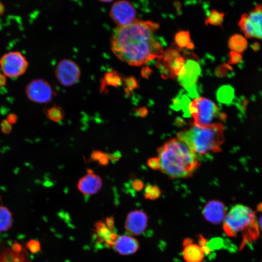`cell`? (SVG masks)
Instances as JSON below:
<instances>
[{"label":"cell","mask_w":262,"mask_h":262,"mask_svg":"<svg viewBox=\"0 0 262 262\" xmlns=\"http://www.w3.org/2000/svg\"><path fill=\"white\" fill-rule=\"evenodd\" d=\"M106 154L109 160L113 163H115L119 161L121 157L120 152L118 151L111 153H106Z\"/></svg>","instance_id":"35"},{"label":"cell","mask_w":262,"mask_h":262,"mask_svg":"<svg viewBox=\"0 0 262 262\" xmlns=\"http://www.w3.org/2000/svg\"><path fill=\"white\" fill-rule=\"evenodd\" d=\"M0 262H32L25 248L18 242L0 245Z\"/></svg>","instance_id":"13"},{"label":"cell","mask_w":262,"mask_h":262,"mask_svg":"<svg viewBox=\"0 0 262 262\" xmlns=\"http://www.w3.org/2000/svg\"><path fill=\"white\" fill-rule=\"evenodd\" d=\"M182 256L185 262H202L205 255L202 248L195 243L192 239L185 238L182 241Z\"/></svg>","instance_id":"18"},{"label":"cell","mask_w":262,"mask_h":262,"mask_svg":"<svg viewBox=\"0 0 262 262\" xmlns=\"http://www.w3.org/2000/svg\"><path fill=\"white\" fill-rule=\"evenodd\" d=\"M106 225L113 229H115V217L114 216H111L105 218L104 221Z\"/></svg>","instance_id":"37"},{"label":"cell","mask_w":262,"mask_h":262,"mask_svg":"<svg viewBox=\"0 0 262 262\" xmlns=\"http://www.w3.org/2000/svg\"><path fill=\"white\" fill-rule=\"evenodd\" d=\"M157 151L159 169L171 179L192 177L200 164L199 156L178 138L169 139Z\"/></svg>","instance_id":"2"},{"label":"cell","mask_w":262,"mask_h":262,"mask_svg":"<svg viewBox=\"0 0 262 262\" xmlns=\"http://www.w3.org/2000/svg\"><path fill=\"white\" fill-rule=\"evenodd\" d=\"M231 68L228 64H223L217 67L215 73L217 76L223 77L227 75L229 71L231 69Z\"/></svg>","instance_id":"30"},{"label":"cell","mask_w":262,"mask_h":262,"mask_svg":"<svg viewBox=\"0 0 262 262\" xmlns=\"http://www.w3.org/2000/svg\"><path fill=\"white\" fill-rule=\"evenodd\" d=\"M93 235L96 243L109 248L113 247L118 236L114 229L108 227L102 220H98L95 223Z\"/></svg>","instance_id":"15"},{"label":"cell","mask_w":262,"mask_h":262,"mask_svg":"<svg viewBox=\"0 0 262 262\" xmlns=\"http://www.w3.org/2000/svg\"><path fill=\"white\" fill-rule=\"evenodd\" d=\"M102 180L98 175L91 172L89 170L87 174L78 181L77 188L82 194L92 195L98 193L101 189Z\"/></svg>","instance_id":"17"},{"label":"cell","mask_w":262,"mask_h":262,"mask_svg":"<svg viewBox=\"0 0 262 262\" xmlns=\"http://www.w3.org/2000/svg\"><path fill=\"white\" fill-rule=\"evenodd\" d=\"M189 110L196 125L206 127L226 119L225 114L220 112L217 106L211 100L204 97L194 99L190 103Z\"/></svg>","instance_id":"5"},{"label":"cell","mask_w":262,"mask_h":262,"mask_svg":"<svg viewBox=\"0 0 262 262\" xmlns=\"http://www.w3.org/2000/svg\"><path fill=\"white\" fill-rule=\"evenodd\" d=\"M238 25L246 37L262 40V4L243 14Z\"/></svg>","instance_id":"8"},{"label":"cell","mask_w":262,"mask_h":262,"mask_svg":"<svg viewBox=\"0 0 262 262\" xmlns=\"http://www.w3.org/2000/svg\"><path fill=\"white\" fill-rule=\"evenodd\" d=\"M175 44L181 49L184 48L192 49L194 45L191 40L190 33L188 31H180L175 36Z\"/></svg>","instance_id":"23"},{"label":"cell","mask_w":262,"mask_h":262,"mask_svg":"<svg viewBox=\"0 0 262 262\" xmlns=\"http://www.w3.org/2000/svg\"><path fill=\"white\" fill-rule=\"evenodd\" d=\"M228 44L229 49L238 53L244 51L247 44L246 38L239 34L232 35L229 40Z\"/></svg>","instance_id":"22"},{"label":"cell","mask_w":262,"mask_h":262,"mask_svg":"<svg viewBox=\"0 0 262 262\" xmlns=\"http://www.w3.org/2000/svg\"><path fill=\"white\" fill-rule=\"evenodd\" d=\"M137 112L141 117H145L147 114V110L145 107L139 108Z\"/></svg>","instance_id":"40"},{"label":"cell","mask_w":262,"mask_h":262,"mask_svg":"<svg viewBox=\"0 0 262 262\" xmlns=\"http://www.w3.org/2000/svg\"><path fill=\"white\" fill-rule=\"evenodd\" d=\"M5 11V7L3 4L0 1V16L3 15Z\"/></svg>","instance_id":"43"},{"label":"cell","mask_w":262,"mask_h":262,"mask_svg":"<svg viewBox=\"0 0 262 262\" xmlns=\"http://www.w3.org/2000/svg\"><path fill=\"white\" fill-rule=\"evenodd\" d=\"M0 130L5 134L10 133L12 131V126L6 119H3L0 123Z\"/></svg>","instance_id":"33"},{"label":"cell","mask_w":262,"mask_h":262,"mask_svg":"<svg viewBox=\"0 0 262 262\" xmlns=\"http://www.w3.org/2000/svg\"><path fill=\"white\" fill-rule=\"evenodd\" d=\"M25 94L31 101L37 103H47L50 102L54 95L50 84L42 79L31 81L25 87Z\"/></svg>","instance_id":"10"},{"label":"cell","mask_w":262,"mask_h":262,"mask_svg":"<svg viewBox=\"0 0 262 262\" xmlns=\"http://www.w3.org/2000/svg\"><path fill=\"white\" fill-rule=\"evenodd\" d=\"M225 14L215 9H212L210 11L207 17L205 19V23L206 25L209 24L222 26Z\"/></svg>","instance_id":"25"},{"label":"cell","mask_w":262,"mask_h":262,"mask_svg":"<svg viewBox=\"0 0 262 262\" xmlns=\"http://www.w3.org/2000/svg\"><path fill=\"white\" fill-rule=\"evenodd\" d=\"M242 55L240 53L231 51L229 54V63L230 64H236L241 62Z\"/></svg>","instance_id":"32"},{"label":"cell","mask_w":262,"mask_h":262,"mask_svg":"<svg viewBox=\"0 0 262 262\" xmlns=\"http://www.w3.org/2000/svg\"><path fill=\"white\" fill-rule=\"evenodd\" d=\"M45 113L48 119L55 122L62 120L65 115L62 108L55 105L46 109Z\"/></svg>","instance_id":"26"},{"label":"cell","mask_w":262,"mask_h":262,"mask_svg":"<svg viewBox=\"0 0 262 262\" xmlns=\"http://www.w3.org/2000/svg\"><path fill=\"white\" fill-rule=\"evenodd\" d=\"M216 96L219 102L229 104L232 100L234 97L233 89L229 85L222 86L217 90Z\"/></svg>","instance_id":"24"},{"label":"cell","mask_w":262,"mask_h":262,"mask_svg":"<svg viewBox=\"0 0 262 262\" xmlns=\"http://www.w3.org/2000/svg\"><path fill=\"white\" fill-rule=\"evenodd\" d=\"M262 212V211H261ZM258 224L259 226V230L262 232V213L260 215L259 218H257Z\"/></svg>","instance_id":"42"},{"label":"cell","mask_w":262,"mask_h":262,"mask_svg":"<svg viewBox=\"0 0 262 262\" xmlns=\"http://www.w3.org/2000/svg\"><path fill=\"white\" fill-rule=\"evenodd\" d=\"M98 0L101 2H111L114 0Z\"/></svg>","instance_id":"44"},{"label":"cell","mask_w":262,"mask_h":262,"mask_svg":"<svg viewBox=\"0 0 262 262\" xmlns=\"http://www.w3.org/2000/svg\"><path fill=\"white\" fill-rule=\"evenodd\" d=\"M185 62L177 78L179 83L192 98L198 96L196 82L201 74L197 56L193 53H184Z\"/></svg>","instance_id":"6"},{"label":"cell","mask_w":262,"mask_h":262,"mask_svg":"<svg viewBox=\"0 0 262 262\" xmlns=\"http://www.w3.org/2000/svg\"><path fill=\"white\" fill-rule=\"evenodd\" d=\"M11 124H14L17 120V116L16 114L10 113L8 114L6 119Z\"/></svg>","instance_id":"38"},{"label":"cell","mask_w":262,"mask_h":262,"mask_svg":"<svg viewBox=\"0 0 262 262\" xmlns=\"http://www.w3.org/2000/svg\"><path fill=\"white\" fill-rule=\"evenodd\" d=\"M224 132V126L220 122L203 127L190 121L187 128L177 133V138L199 156L221 151Z\"/></svg>","instance_id":"3"},{"label":"cell","mask_w":262,"mask_h":262,"mask_svg":"<svg viewBox=\"0 0 262 262\" xmlns=\"http://www.w3.org/2000/svg\"><path fill=\"white\" fill-rule=\"evenodd\" d=\"M152 70L149 67H144L142 71V76L146 78L148 77L151 75Z\"/></svg>","instance_id":"39"},{"label":"cell","mask_w":262,"mask_h":262,"mask_svg":"<svg viewBox=\"0 0 262 262\" xmlns=\"http://www.w3.org/2000/svg\"><path fill=\"white\" fill-rule=\"evenodd\" d=\"M148 220L147 213L140 210L130 212L125 222L124 229L131 236H139L146 229Z\"/></svg>","instance_id":"14"},{"label":"cell","mask_w":262,"mask_h":262,"mask_svg":"<svg viewBox=\"0 0 262 262\" xmlns=\"http://www.w3.org/2000/svg\"><path fill=\"white\" fill-rule=\"evenodd\" d=\"M113 247L119 254L129 255L135 253L139 247V242L131 235L118 236Z\"/></svg>","instance_id":"19"},{"label":"cell","mask_w":262,"mask_h":262,"mask_svg":"<svg viewBox=\"0 0 262 262\" xmlns=\"http://www.w3.org/2000/svg\"><path fill=\"white\" fill-rule=\"evenodd\" d=\"M223 222V230L228 237H236L242 234L241 248L246 245L251 246L259 237L257 216L247 206L242 204L234 205L227 213Z\"/></svg>","instance_id":"4"},{"label":"cell","mask_w":262,"mask_h":262,"mask_svg":"<svg viewBox=\"0 0 262 262\" xmlns=\"http://www.w3.org/2000/svg\"><path fill=\"white\" fill-rule=\"evenodd\" d=\"M208 240L205 238L203 235L200 234L198 236V244L202 248L205 255H209L211 253L210 251L207 246Z\"/></svg>","instance_id":"31"},{"label":"cell","mask_w":262,"mask_h":262,"mask_svg":"<svg viewBox=\"0 0 262 262\" xmlns=\"http://www.w3.org/2000/svg\"><path fill=\"white\" fill-rule=\"evenodd\" d=\"M27 247L32 253H36L41 249L40 243L38 241L32 239L27 243Z\"/></svg>","instance_id":"29"},{"label":"cell","mask_w":262,"mask_h":262,"mask_svg":"<svg viewBox=\"0 0 262 262\" xmlns=\"http://www.w3.org/2000/svg\"><path fill=\"white\" fill-rule=\"evenodd\" d=\"M13 224L12 213L9 209L4 206H0V232L7 231Z\"/></svg>","instance_id":"21"},{"label":"cell","mask_w":262,"mask_h":262,"mask_svg":"<svg viewBox=\"0 0 262 262\" xmlns=\"http://www.w3.org/2000/svg\"><path fill=\"white\" fill-rule=\"evenodd\" d=\"M202 213L207 221L217 225L223 222L227 214V209L222 201L218 200H212L205 205Z\"/></svg>","instance_id":"16"},{"label":"cell","mask_w":262,"mask_h":262,"mask_svg":"<svg viewBox=\"0 0 262 262\" xmlns=\"http://www.w3.org/2000/svg\"><path fill=\"white\" fill-rule=\"evenodd\" d=\"M161 195L160 189L155 185L147 184L144 190V197L147 199L155 200Z\"/></svg>","instance_id":"27"},{"label":"cell","mask_w":262,"mask_h":262,"mask_svg":"<svg viewBox=\"0 0 262 262\" xmlns=\"http://www.w3.org/2000/svg\"><path fill=\"white\" fill-rule=\"evenodd\" d=\"M6 83V76L2 73H0V87L4 86Z\"/></svg>","instance_id":"41"},{"label":"cell","mask_w":262,"mask_h":262,"mask_svg":"<svg viewBox=\"0 0 262 262\" xmlns=\"http://www.w3.org/2000/svg\"><path fill=\"white\" fill-rule=\"evenodd\" d=\"M159 27L157 23L137 18L117 26L111 40L113 52L120 60L134 66L159 58L164 52V45L156 34Z\"/></svg>","instance_id":"1"},{"label":"cell","mask_w":262,"mask_h":262,"mask_svg":"<svg viewBox=\"0 0 262 262\" xmlns=\"http://www.w3.org/2000/svg\"><path fill=\"white\" fill-rule=\"evenodd\" d=\"M147 164L152 169H160V163L158 157L149 158L147 161Z\"/></svg>","instance_id":"34"},{"label":"cell","mask_w":262,"mask_h":262,"mask_svg":"<svg viewBox=\"0 0 262 262\" xmlns=\"http://www.w3.org/2000/svg\"><path fill=\"white\" fill-rule=\"evenodd\" d=\"M190 102V100L186 95L180 93L173 99L171 108L175 111L182 110L184 116L189 117L190 114L189 107Z\"/></svg>","instance_id":"20"},{"label":"cell","mask_w":262,"mask_h":262,"mask_svg":"<svg viewBox=\"0 0 262 262\" xmlns=\"http://www.w3.org/2000/svg\"><path fill=\"white\" fill-rule=\"evenodd\" d=\"M132 187L134 190L139 191L144 188V183L139 179H135L132 181Z\"/></svg>","instance_id":"36"},{"label":"cell","mask_w":262,"mask_h":262,"mask_svg":"<svg viewBox=\"0 0 262 262\" xmlns=\"http://www.w3.org/2000/svg\"><path fill=\"white\" fill-rule=\"evenodd\" d=\"M55 74L58 81L65 86H71L76 83L81 76L80 69L73 61L65 59L57 65Z\"/></svg>","instance_id":"12"},{"label":"cell","mask_w":262,"mask_h":262,"mask_svg":"<svg viewBox=\"0 0 262 262\" xmlns=\"http://www.w3.org/2000/svg\"><path fill=\"white\" fill-rule=\"evenodd\" d=\"M110 16L117 26L130 24L136 18V11L129 1L119 0L115 2L110 10Z\"/></svg>","instance_id":"11"},{"label":"cell","mask_w":262,"mask_h":262,"mask_svg":"<svg viewBox=\"0 0 262 262\" xmlns=\"http://www.w3.org/2000/svg\"><path fill=\"white\" fill-rule=\"evenodd\" d=\"M181 51L175 44H173L158 58L156 66L163 78H177L185 62L184 56L180 55Z\"/></svg>","instance_id":"7"},{"label":"cell","mask_w":262,"mask_h":262,"mask_svg":"<svg viewBox=\"0 0 262 262\" xmlns=\"http://www.w3.org/2000/svg\"><path fill=\"white\" fill-rule=\"evenodd\" d=\"M90 159L92 161L98 162L100 165L104 166L107 165L109 162L106 153L98 150H94L92 152Z\"/></svg>","instance_id":"28"},{"label":"cell","mask_w":262,"mask_h":262,"mask_svg":"<svg viewBox=\"0 0 262 262\" xmlns=\"http://www.w3.org/2000/svg\"><path fill=\"white\" fill-rule=\"evenodd\" d=\"M28 65L26 57L19 51L8 52L0 58V67L2 74L11 78H17L24 74Z\"/></svg>","instance_id":"9"}]
</instances>
